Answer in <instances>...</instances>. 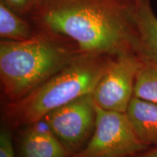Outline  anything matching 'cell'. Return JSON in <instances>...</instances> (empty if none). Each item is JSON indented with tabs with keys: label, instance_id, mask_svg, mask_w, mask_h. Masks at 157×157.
Instances as JSON below:
<instances>
[{
	"label": "cell",
	"instance_id": "1",
	"mask_svg": "<svg viewBox=\"0 0 157 157\" xmlns=\"http://www.w3.org/2000/svg\"><path fill=\"white\" fill-rule=\"evenodd\" d=\"M134 0H36L28 18L37 29L68 37L84 53L137 56Z\"/></svg>",
	"mask_w": 157,
	"mask_h": 157
},
{
	"label": "cell",
	"instance_id": "2",
	"mask_svg": "<svg viewBox=\"0 0 157 157\" xmlns=\"http://www.w3.org/2000/svg\"><path fill=\"white\" fill-rule=\"evenodd\" d=\"M68 37L39 30L30 39L0 42V78L10 103L21 99L81 53Z\"/></svg>",
	"mask_w": 157,
	"mask_h": 157
},
{
	"label": "cell",
	"instance_id": "3",
	"mask_svg": "<svg viewBox=\"0 0 157 157\" xmlns=\"http://www.w3.org/2000/svg\"><path fill=\"white\" fill-rule=\"evenodd\" d=\"M109 57L81 52L44 83L10 103L7 118L14 124L31 125L50 111L92 94L105 71Z\"/></svg>",
	"mask_w": 157,
	"mask_h": 157
},
{
	"label": "cell",
	"instance_id": "4",
	"mask_svg": "<svg viewBox=\"0 0 157 157\" xmlns=\"http://www.w3.org/2000/svg\"><path fill=\"white\" fill-rule=\"evenodd\" d=\"M95 127L87 144L70 157H130L150 147L135 134L126 113L96 105Z\"/></svg>",
	"mask_w": 157,
	"mask_h": 157
},
{
	"label": "cell",
	"instance_id": "5",
	"mask_svg": "<svg viewBox=\"0 0 157 157\" xmlns=\"http://www.w3.org/2000/svg\"><path fill=\"white\" fill-rule=\"evenodd\" d=\"M96 105L92 94L50 111L43 118L69 157L87 143L95 127Z\"/></svg>",
	"mask_w": 157,
	"mask_h": 157
},
{
	"label": "cell",
	"instance_id": "6",
	"mask_svg": "<svg viewBox=\"0 0 157 157\" xmlns=\"http://www.w3.org/2000/svg\"><path fill=\"white\" fill-rule=\"evenodd\" d=\"M143 63L133 54L109 56L105 71L92 93L97 106L126 113L138 71Z\"/></svg>",
	"mask_w": 157,
	"mask_h": 157
},
{
	"label": "cell",
	"instance_id": "7",
	"mask_svg": "<svg viewBox=\"0 0 157 157\" xmlns=\"http://www.w3.org/2000/svg\"><path fill=\"white\" fill-rule=\"evenodd\" d=\"M17 157H69L67 151L46 122L29 125L21 137Z\"/></svg>",
	"mask_w": 157,
	"mask_h": 157
},
{
	"label": "cell",
	"instance_id": "8",
	"mask_svg": "<svg viewBox=\"0 0 157 157\" xmlns=\"http://www.w3.org/2000/svg\"><path fill=\"white\" fill-rule=\"evenodd\" d=\"M135 18L138 33L137 56L143 64L157 68V16L151 0L139 2Z\"/></svg>",
	"mask_w": 157,
	"mask_h": 157
},
{
	"label": "cell",
	"instance_id": "9",
	"mask_svg": "<svg viewBox=\"0 0 157 157\" xmlns=\"http://www.w3.org/2000/svg\"><path fill=\"white\" fill-rule=\"evenodd\" d=\"M126 115L135 134L148 147L157 146V103L133 97Z\"/></svg>",
	"mask_w": 157,
	"mask_h": 157
},
{
	"label": "cell",
	"instance_id": "10",
	"mask_svg": "<svg viewBox=\"0 0 157 157\" xmlns=\"http://www.w3.org/2000/svg\"><path fill=\"white\" fill-rule=\"evenodd\" d=\"M38 29L28 17L15 13L0 2V37L3 40L21 42L34 37Z\"/></svg>",
	"mask_w": 157,
	"mask_h": 157
},
{
	"label": "cell",
	"instance_id": "11",
	"mask_svg": "<svg viewBox=\"0 0 157 157\" xmlns=\"http://www.w3.org/2000/svg\"><path fill=\"white\" fill-rule=\"evenodd\" d=\"M134 97L157 103V68L142 65L135 79Z\"/></svg>",
	"mask_w": 157,
	"mask_h": 157
},
{
	"label": "cell",
	"instance_id": "12",
	"mask_svg": "<svg viewBox=\"0 0 157 157\" xmlns=\"http://www.w3.org/2000/svg\"><path fill=\"white\" fill-rule=\"evenodd\" d=\"M36 0H0V2L17 14L28 17L34 8Z\"/></svg>",
	"mask_w": 157,
	"mask_h": 157
},
{
	"label": "cell",
	"instance_id": "13",
	"mask_svg": "<svg viewBox=\"0 0 157 157\" xmlns=\"http://www.w3.org/2000/svg\"><path fill=\"white\" fill-rule=\"evenodd\" d=\"M0 157H15V151L10 132L2 129L0 134Z\"/></svg>",
	"mask_w": 157,
	"mask_h": 157
},
{
	"label": "cell",
	"instance_id": "14",
	"mask_svg": "<svg viewBox=\"0 0 157 157\" xmlns=\"http://www.w3.org/2000/svg\"><path fill=\"white\" fill-rule=\"evenodd\" d=\"M130 157H157V146L150 147L144 151Z\"/></svg>",
	"mask_w": 157,
	"mask_h": 157
},
{
	"label": "cell",
	"instance_id": "15",
	"mask_svg": "<svg viewBox=\"0 0 157 157\" xmlns=\"http://www.w3.org/2000/svg\"><path fill=\"white\" fill-rule=\"evenodd\" d=\"M134 1H135V2H137V3H139V2H140V0H134Z\"/></svg>",
	"mask_w": 157,
	"mask_h": 157
}]
</instances>
